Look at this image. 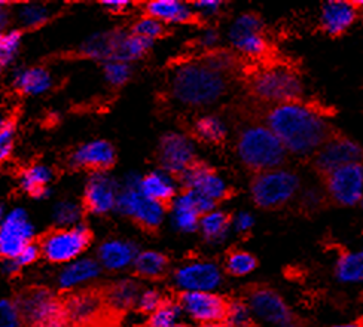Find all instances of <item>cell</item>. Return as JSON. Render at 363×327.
<instances>
[{"label":"cell","instance_id":"obj_1","mask_svg":"<svg viewBox=\"0 0 363 327\" xmlns=\"http://www.w3.org/2000/svg\"><path fill=\"white\" fill-rule=\"evenodd\" d=\"M267 127L280 139L287 154L308 156L332 137L330 125L320 109L304 101L272 106L265 116Z\"/></svg>","mask_w":363,"mask_h":327},{"label":"cell","instance_id":"obj_2","mask_svg":"<svg viewBox=\"0 0 363 327\" xmlns=\"http://www.w3.org/2000/svg\"><path fill=\"white\" fill-rule=\"evenodd\" d=\"M228 88V74L211 69L201 58L180 63L172 78V94L191 108L210 106Z\"/></svg>","mask_w":363,"mask_h":327},{"label":"cell","instance_id":"obj_3","mask_svg":"<svg viewBox=\"0 0 363 327\" xmlns=\"http://www.w3.org/2000/svg\"><path fill=\"white\" fill-rule=\"evenodd\" d=\"M237 154L245 166L256 173L281 168L287 151L267 125L253 124L243 128L237 139Z\"/></svg>","mask_w":363,"mask_h":327},{"label":"cell","instance_id":"obj_4","mask_svg":"<svg viewBox=\"0 0 363 327\" xmlns=\"http://www.w3.org/2000/svg\"><path fill=\"white\" fill-rule=\"evenodd\" d=\"M249 89L253 97L272 106L301 101L304 94L298 71L281 63L265 64L250 73Z\"/></svg>","mask_w":363,"mask_h":327},{"label":"cell","instance_id":"obj_5","mask_svg":"<svg viewBox=\"0 0 363 327\" xmlns=\"http://www.w3.org/2000/svg\"><path fill=\"white\" fill-rule=\"evenodd\" d=\"M15 302L28 327H70L65 299L47 287H28Z\"/></svg>","mask_w":363,"mask_h":327},{"label":"cell","instance_id":"obj_6","mask_svg":"<svg viewBox=\"0 0 363 327\" xmlns=\"http://www.w3.org/2000/svg\"><path fill=\"white\" fill-rule=\"evenodd\" d=\"M301 189V178L296 173L276 168L258 173L250 183L253 202L264 210H276L291 202Z\"/></svg>","mask_w":363,"mask_h":327},{"label":"cell","instance_id":"obj_7","mask_svg":"<svg viewBox=\"0 0 363 327\" xmlns=\"http://www.w3.org/2000/svg\"><path fill=\"white\" fill-rule=\"evenodd\" d=\"M93 234L86 225L60 228L40 236L42 256L51 263H70L77 260L91 244Z\"/></svg>","mask_w":363,"mask_h":327},{"label":"cell","instance_id":"obj_8","mask_svg":"<svg viewBox=\"0 0 363 327\" xmlns=\"http://www.w3.org/2000/svg\"><path fill=\"white\" fill-rule=\"evenodd\" d=\"M65 304L70 327H97L104 320V314L112 312L104 301L103 292L91 289L70 293Z\"/></svg>","mask_w":363,"mask_h":327},{"label":"cell","instance_id":"obj_9","mask_svg":"<svg viewBox=\"0 0 363 327\" xmlns=\"http://www.w3.org/2000/svg\"><path fill=\"white\" fill-rule=\"evenodd\" d=\"M363 162V147L353 139L332 136L315 154L314 167L323 177L338 168Z\"/></svg>","mask_w":363,"mask_h":327},{"label":"cell","instance_id":"obj_10","mask_svg":"<svg viewBox=\"0 0 363 327\" xmlns=\"http://www.w3.org/2000/svg\"><path fill=\"white\" fill-rule=\"evenodd\" d=\"M329 198L342 207L360 204L363 198V162L352 164L325 177Z\"/></svg>","mask_w":363,"mask_h":327},{"label":"cell","instance_id":"obj_11","mask_svg":"<svg viewBox=\"0 0 363 327\" xmlns=\"http://www.w3.org/2000/svg\"><path fill=\"white\" fill-rule=\"evenodd\" d=\"M35 228L23 208H13L2 220L0 228V255L4 259H17L20 253L33 243Z\"/></svg>","mask_w":363,"mask_h":327},{"label":"cell","instance_id":"obj_12","mask_svg":"<svg viewBox=\"0 0 363 327\" xmlns=\"http://www.w3.org/2000/svg\"><path fill=\"white\" fill-rule=\"evenodd\" d=\"M179 305L185 314L203 326L223 323L230 302L215 292H182Z\"/></svg>","mask_w":363,"mask_h":327},{"label":"cell","instance_id":"obj_13","mask_svg":"<svg viewBox=\"0 0 363 327\" xmlns=\"http://www.w3.org/2000/svg\"><path fill=\"white\" fill-rule=\"evenodd\" d=\"M173 280L182 292H215L222 285V271L213 262L192 260L179 266Z\"/></svg>","mask_w":363,"mask_h":327},{"label":"cell","instance_id":"obj_14","mask_svg":"<svg viewBox=\"0 0 363 327\" xmlns=\"http://www.w3.org/2000/svg\"><path fill=\"white\" fill-rule=\"evenodd\" d=\"M247 305L255 319L272 327L284 324L292 319V311L283 297L269 287H256L249 292Z\"/></svg>","mask_w":363,"mask_h":327},{"label":"cell","instance_id":"obj_15","mask_svg":"<svg viewBox=\"0 0 363 327\" xmlns=\"http://www.w3.org/2000/svg\"><path fill=\"white\" fill-rule=\"evenodd\" d=\"M179 180L184 185L185 190H199L215 202L226 200L231 195L223 178L219 177L213 168L201 161H195L192 166H189L179 176Z\"/></svg>","mask_w":363,"mask_h":327},{"label":"cell","instance_id":"obj_16","mask_svg":"<svg viewBox=\"0 0 363 327\" xmlns=\"http://www.w3.org/2000/svg\"><path fill=\"white\" fill-rule=\"evenodd\" d=\"M158 159L165 173L179 177L196 161L195 147L188 137L177 132H169L160 142Z\"/></svg>","mask_w":363,"mask_h":327},{"label":"cell","instance_id":"obj_17","mask_svg":"<svg viewBox=\"0 0 363 327\" xmlns=\"http://www.w3.org/2000/svg\"><path fill=\"white\" fill-rule=\"evenodd\" d=\"M118 183L104 173H93L88 178L82 204L88 213L104 214L113 210L118 200Z\"/></svg>","mask_w":363,"mask_h":327},{"label":"cell","instance_id":"obj_18","mask_svg":"<svg viewBox=\"0 0 363 327\" xmlns=\"http://www.w3.org/2000/svg\"><path fill=\"white\" fill-rule=\"evenodd\" d=\"M116 162L113 146L106 140H94L81 146L70 156V166L74 168L91 170L93 173H104L111 170Z\"/></svg>","mask_w":363,"mask_h":327},{"label":"cell","instance_id":"obj_19","mask_svg":"<svg viewBox=\"0 0 363 327\" xmlns=\"http://www.w3.org/2000/svg\"><path fill=\"white\" fill-rule=\"evenodd\" d=\"M360 9L354 2L329 0L322 5L320 27L329 36H341L354 25Z\"/></svg>","mask_w":363,"mask_h":327},{"label":"cell","instance_id":"obj_20","mask_svg":"<svg viewBox=\"0 0 363 327\" xmlns=\"http://www.w3.org/2000/svg\"><path fill=\"white\" fill-rule=\"evenodd\" d=\"M124 30H111L86 39L74 54L77 58H93L99 62H118L121 45L127 39Z\"/></svg>","mask_w":363,"mask_h":327},{"label":"cell","instance_id":"obj_21","mask_svg":"<svg viewBox=\"0 0 363 327\" xmlns=\"http://www.w3.org/2000/svg\"><path fill=\"white\" fill-rule=\"evenodd\" d=\"M139 248L131 241L111 240L103 243L97 250V258L101 268L108 271H123L134 265L139 256Z\"/></svg>","mask_w":363,"mask_h":327},{"label":"cell","instance_id":"obj_22","mask_svg":"<svg viewBox=\"0 0 363 327\" xmlns=\"http://www.w3.org/2000/svg\"><path fill=\"white\" fill-rule=\"evenodd\" d=\"M146 15L164 23L179 24H199L201 23V15L192 11L191 6L177 2V0H155L145 6Z\"/></svg>","mask_w":363,"mask_h":327},{"label":"cell","instance_id":"obj_23","mask_svg":"<svg viewBox=\"0 0 363 327\" xmlns=\"http://www.w3.org/2000/svg\"><path fill=\"white\" fill-rule=\"evenodd\" d=\"M101 265L99 260L82 258L67 263L62 272L58 274V287L62 290H73L79 286L86 285L89 281H94L100 277Z\"/></svg>","mask_w":363,"mask_h":327},{"label":"cell","instance_id":"obj_24","mask_svg":"<svg viewBox=\"0 0 363 327\" xmlns=\"http://www.w3.org/2000/svg\"><path fill=\"white\" fill-rule=\"evenodd\" d=\"M140 293L139 282L131 278L119 280L103 290L104 301L115 314H123L134 305H138Z\"/></svg>","mask_w":363,"mask_h":327},{"label":"cell","instance_id":"obj_25","mask_svg":"<svg viewBox=\"0 0 363 327\" xmlns=\"http://www.w3.org/2000/svg\"><path fill=\"white\" fill-rule=\"evenodd\" d=\"M164 213L165 207L162 204L145 197L142 192H139L138 197H135L130 217L138 223L142 229L154 232L161 226Z\"/></svg>","mask_w":363,"mask_h":327},{"label":"cell","instance_id":"obj_26","mask_svg":"<svg viewBox=\"0 0 363 327\" xmlns=\"http://www.w3.org/2000/svg\"><path fill=\"white\" fill-rule=\"evenodd\" d=\"M140 192L145 197L162 205L170 202L173 204V201L176 200V185L172 180V176L165 171H154L142 177Z\"/></svg>","mask_w":363,"mask_h":327},{"label":"cell","instance_id":"obj_27","mask_svg":"<svg viewBox=\"0 0 363 327\" xmlns=\"http://www.w3.org/2000/svg\"><path fill=\"white\" fill-rule=\"evenodd\" d=\"M335 277L342 285H363V255L360 250L341 253L335 262Z\"/></svg>","mask_w":363,"mask_h":327},{"label":"cell","instance_id":"obj_28","mask_svg":"<svg viewBox=\"0 0 363 327\" xmlns=\"http://www.w3.org/2000/svg\"><path fill=\"white\" fill-rule=\"evenodd\" d=\"M13 86L18 89L21 94H42L50 89L51 76L43 67H32L23 69L15 73Z\"/></svg>","mask_w":363,"mask_h":327},{"label":"cell","instance_id":"obj_29","mask_svg":"<svg viewBox=\"0 0 363 327\" xmlns=\"http://www.w3.org/2000/svg\"><path fill=\"white\" fill-rule=\"evenodd\" d=\"M52 173L45 166H32L23 171L20 177V183L23 190H26L30 197L36 200H43L50 195V182Z\"/></svg>","mask_w":363,"mask_h":327},{"label":"cell","instance_id":"obj_30","mask_svg":"<svg viewBox=\"0 0 363 327\" xmlns=\"http://www.w3.org/2000/svg\"><path fill=\"white\" fill-rule=\"evenodd\" d=\"M134 271L142 278L157 280L169 270V258L160 251H140L134 262Z\"/></svg>","mask_w":363,"mask_h":327},{"label":"cell","instance_id":"obj_31","mask_svg":"<svg viewBox=\"0 0 363 327\" xmlns=\"http://www.w3.org/2000/svg\"><path fill=\"white\" fill-rule=\"evenodd\" d=\"M231 225V217L222 212H211L201 217L200 229L206 240L211 244L222 243L228 235Z\"/></svg>","mask_w":363,"mask_h":327},{"label":"cell","instance_id":"obj_32","mask_svg":"<svg viewBox=\"0 0 363 327\" xmlns=\"http://www.w3.org/2000/svg\"><path fill=\"white\" fill-rule=\"evenodd\" d=\"M200 214L188 202L184 193L173 201V225L182 232H195L200 228Z\"/></svg>","mask_w":363,"mask_h":327},{"label":"cell","instance_id":"obj_33","mask_svg":"<svg viewBox=\"0 0 363 327\" xmlns=\"http://www.w3.org/2000/svg\"><path fill=\"white\" fill-rule=\"evenodd\" d=\"M196 137L207 143H222L226 137V127L218 116H203L195 122Z\"/></svg>","mask_w":363,"mask_h":327},{"label":"cell","instance_id":"obj_34","mask_svg":"<svg viewBox=\"0 0 363 327\" xmlns=\"http://www.w3.org/2000/svg\"><path fill=\"white\" fill-rule=\"evenodd\" d=\"M264 21L256 13H243L235 20V23L233 24L231 30H230V39L233 42V45L241 39L249 38L252 35H258V33H264Z\"/></svg>","mask_w":363,"mask_h":327},{"label":"cell","instance_id":"obj_35","mask_svg":"<svg viewBox=\"0 0 363 327\" xmlns=\"http://www.w3.org/2000/svg\"><path fill=\"white\" fill-rule=\"evenodd\" d=\"M256 266H258V260L252 253L245 250L231 251L225 260V270L233 277L249 275L256 270Z\"/></svg>","mask_w":363,"mask_h":327},{"label":"cell","instance_id":"obj_36","mask_svg":"<svg viewBox=\"0 0 363 327\" xmlns=\"http://www.w3.org/2000/svg\"><path fill=\"white\" fill-rule=\"evenodd\" d=\"M234 48L240 54H243L252 59H258V62L259 59H267L271 52L269 42H268L265 33L252 35L249 38L241 39L234 43Z\"/></svg>","mask_w":363,"mask_h":327},{"label":"cell","instance_id":"obj_37","mask_svg":"<svg viewBox=\"0 0 363 327\" xmlns=\"http://www.w3.org/2000/svg\"><path fill=\"white\" fill-rule=\"evenodd\" d=\"M154 40L138 36V35H128L127 39L121 45L118 62H133V59L142 58L150 48H152Z\"/></svg>","mask_w":363,"mask_h":327},{"label":"cell","instance_id":"obj_38","mask_svg":"<svg viewBox=\"0 0 363 327\" xmlns=\"http://www.w3.org/2000/svg\"><path fill=\"white\" fill-rule=\"evenodd\" d=\"M182 312L184 311H182L179 302L165 299L154 314L149 316L147 327H174L179 324Z\"/></svg>","mask_w":363,"mask_h":327},{"label":"cell","instance_id":"obj_39","mask_svg":"<svg viewBox=\"0 0 363 327\" xmlns=\"http://www.w3.org/2000/svg\"><path fill=\"white\" fill-rule=\"evenodd\" d=\"M253 314L247 305L243 301H231L228 305V312L223 324L226 327H252L253 326Z\"/></svg>","mask_w":363,"mask_h":327},{"label":"cell","instance_id":"obj_40","mask_svg":"<svg viewBox=\"0 0 363 327\" xmlns=\"http://www.w3.org/2000/svg\"><path fill=\"white\" fill-rule=\"evenodd\" d=\"M52 216L58 226H77L82 219V207L70 201H62L55 205Z\"/></svg>","mask_w":363,"mask_h":327},{"label":"cell","instance_id":"obj_41","mask_svg":"<svg viewBox=\"0 0 363 327\" xmlns=\"http://www.w3.org/2000/svg\"><path fill=\"white\" fill-rule=\"evenodd\" d=\"M21 36V30H11L8 33H2V38H0V64L2 67L12 63L13 57L17 55Z\"/></svg>","mask_w":363,"mask_h":327},{"label":"cell","instance_id":"obj_42","mask_svg":"<svg viewBox=\"0 0 363 327\" xmlns=\"http://www.w3.org/2000/svg\"><path fill=\"white\" fill-rule=\"evenodd\" d=\"M48 17H50L48 9L42 6V5H35V4L33 5H24L18 11V20L27 28L43 25L45 23L48 21Z\"/></svg>","mask_w":363,"mask_h":327},{"label":"cell","instance_id":"obj_43","mask_svg":"<svg viewBox=\"0 0 363 327\" xmlns=\"http://www.w3.org/2000/svg\"><path fill=\"white\" fill-rule=\"evenodd\" d=\"M24 324L21 311L15 299L0 301V327H21Z\"/></svg>","mask_w":363,"mask_h":327},{"label":"cell","instance_id":"obj_44","mask_svg":"<svg viewBox=\"0 0 363 327\" xmlns=\"http://www.w3.org/2000/svg\"><path fill=\"white\" fill-rule=\"evenodd\" d=\"M133 35L154 40L157 38L165 36L167 32H165V25L161 21L150 17H145L133 25Z\"/></svg>","mask_w":363,"mask_h":327},{"label":"cell","instance_id":"obj_45","mask_svg":"<svg viewBox=\"0 0 363 327\" xmlns=\"http://www.w3.org/2000/svg\"><path fill=\"white\" fill-rule=\"evenodd\" d=\"M104 76L112 85L121 86L124 85L131 76V67L124 62H108L103 66Z\"/></svg>","mask_w":363,"mask_h":327},{"label":"cell","instance_id":"obj_46","mask_svg":"<svg viewBox=\"0 0 363 327\" xmlns=\"http://www.w3.org/2000/svg\"><path fill=\"white\" fill-rule=\"evenodd\" d=\"M15 127H17V117L13 116L5 117L2 125H0V158L2 161H5L12 152Z\"/></svg>","mask_w":363,"mask_h":327},{"label":"cell","instance_id":"obj_47","mask_svg":"<svg viewBox=\"0 0 363 327\" xmlns=\"http://www.w3.org/2000/svg\"><path fill=\"white\" fill-rule=\"evenodd\" d=\"M164 296L157 289H146L140 293L138 308L145 314H154V312L164 304Z\"/></svg>","mask_w":363,"mask_h":327},{"label":"cell","instance_id":"obj_48","mask_svg":"<svg viewBox=\"0 0 363 327\" xmlns=\"http://www.w3.org/2000/svg\"><path fill=\"white\" fill-rule=\"evenodd\" d=\"M325 202V195L320 189L308 188L301 193V207L306 212H317Z\"/></svg>","mask_w":363,"mask_h":327},{"label":"cell","instance_id":"obj_49","mask_svg":"<svg viewBox=\"0 0 363 327\" xmlns=\"http://www.w3.org/2000/svg\"><path fill=\"white\" fill-rule=\"evenodd\" d=\"M40 256H42L40 246L36 244V243H30V244L20 253V256H18L17 259H15V260H17V263H18L21 268H24V266H28V265L35 263Z\"/></svg>","mask_w":363,"mask_h":327},{"label":"cell","instance_id":"obj_50","mask_svg":"<svg viewBox=\"0 0 363 327\" xmlns=\"http://www.w3.org/2000/svg\"><path fill=\"white\" fill-rule=\"evenodd\" d=\"M253 225H255V219L250 213L241 212L234 219V228L240 234H247L253 228Z\"/></svg>","mask_w":363,"mask_h":327},{"label":"cell","instance_id":"obj_51","mask_svg":"<svg viewBox=\"0 0 363 327\" xmlns=\"http://www.w3.org/2000/svg\"><path fill=\"white\" fill-rule=\"evenodd\" d=\"M222 6V2H219V0H200V2H194L192 4V8L200 11L201 13H206V15H213L216 13Z\"/></svg>","mask_w":363,"mask_h":327},{"label":"cell","instance_id":"obj_52","mask_svg":"<svg viewBox=\"0 0 363 327\" xmlns=\"http://www.w3.org/2000/svg\"><path fill=\"white\" fill-rule=\"evenodd\" d=\"M101 5L112 13H121L128 9L130 2H127V0H103Z\"/></svg>","mask_w":363,"mask_h":327},{"label":"cell","instance_id":"obj_53","mask_svg":"<svg viewBox=\"0 0 363 327\" xmlns=\"http://www.w3.org/2000/svg\"><path fill=\"white\" fill-rule=\"evenodd\" d=\"M23 268L17 263L15 259H4V265H2V271L6 277H15L17 274H20V271Z\"/></svg>","mask_w":363,"mask_h":327},{"label":"cell","instance_id":"obj_54","mask_svg":"<svg viewBox=\"0 0 363 327\" xmlns=\"http://www.w3.org/2000/svg\"><path fill=\"white\" fill-rule=\"evenodd\" d=\"M216 42H218V33L215 32V30H207L200 40V43L204 48H211Z\"/></svg>","mask_w":363,"mask_h":327},{"label":"cell","instance_id":"obj_55","mask_svg":"<svg viewBox=\"0 0 363 327\" xmlns=\"http://www.w3.org/2000/svg\"><path fill=\"white\" fill-rule=\"evenodd\" d=\"M332 327H363V324L360 321H350V323H340V324H334Z\"/></svg>","mask_w":363,"mask_h":327},{"label":"cell","instance_id":"obj_56","mask_svg":"<svg viewBox=\"0 0 363 327\" xmlns=\"http://www.w3.org/2000/svg\"><path fill=\"white\" fill-rule=\"evenodd\" d=\"M8 12L5 11V8L2 6V12H0V24H2V30L8 25V23H6V20H8Z\"/></svg>","mask_w":363,"mask_h":327},{"label":"cell","instance_id":"obj_57","mask_svg":"<svg viewBox=\"0 0 363 327\" xmlns=\"http://www.w3.org/2000/svg\"><path fill=\"white\" fill-rule=\"evenodd\" d=\"M276 327H306V326H304V324H301V323H298V321L291 320V321H287V323L280 324V326H276Z\"/></svg>","mask_w":363,"mask_h":327},{"label":"cell","instance_id":"obj_58","mask_svg":"<svg viewBox=\"0 0 363 327\" xmlns=\"http://www.w3.org/2000/svg\"><path fill=\"white\" fill-rule=\"evenodd\" d=\"M357 6H359V9H360V13H359V18L362 20V23H363V0H360V2H354Z\"/></svg>","mask_w":363,"mask_h":327},{"label":"cell","instance_id":"obj_59","mask_svg":"<svg viewBox=\"0 0 363 327\" xmlns=\"http://www.w3.org/2000/svg\"><path fill=\"white\" fill-rule=\"evenodd\" d=\"M201 327H226L223 323H210V324H203Z\"/></svg>","mask_w":363,"mask_h":327},{"label":"cell","instance_id":"obj_60","mask_svg":"<svg viewBox=\"0 0 363 327\" xmlns=\"http://www.w3.org/2000/svg\"><path fill=\"white\" fill-rule=\"evenodd\" d=\"M174 327H186V326H184V324H180V323H179V324H177V326H174Z\"/></svg>","mask_w":363,"mask_h":327},{"label":"cell","instance_id":"obj_61","mask_svg":"<svg viewBox=\"0 0 363 327\" xmlns=\"http://www.w3.org/2000/svg\"><path fill=\"white\" fill-rule=\"evenodd\" d=\"M360 205H362V208H363V198H362V201H360Z\"/></svg>","mask_w":363,"mask_h":327},{"label":"cell","instance_id":"obj_62","mask_svg":"<svg viewBox=\"0 0 363 327\" xmlns=\"http://www.w3.org/2000/svg\"><path fill=\"white\" fill-rule=\"evenodd\" d=\"M360 251H362V255H363V248H362V250H360Z\"/></svg>","mask_w":363,"mask_h":327}]
</instances>
